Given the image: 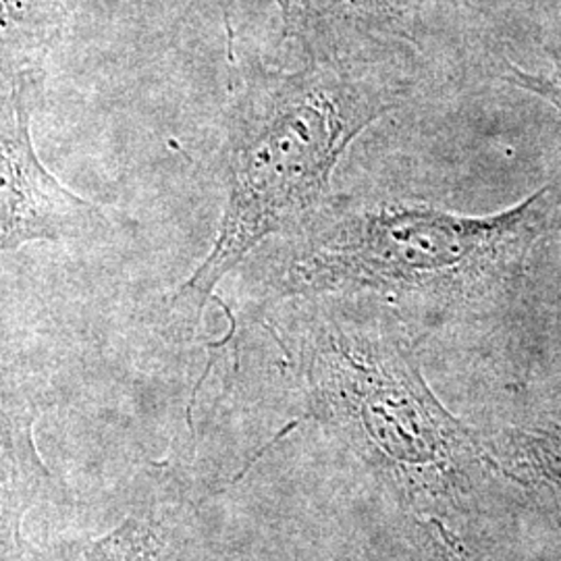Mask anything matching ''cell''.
Returning a JSON list of instances; mask_svg holds the SVG:
<instances>
[{
    "mask_svg": "<svg viewBox=\"0 0 561 561\" xmlns=\"http://www.w3.org/2000/svg\"><path fill=\"white\" fill-rule=\"evenodd\" d=\"M439 533H442L443 541V560L445 561H463L460 553H458V547H456V541L445 533V528H443L442 524H439Z\"/></svg>",
    "mask_w": 561,
    "mask_h": 561,
    "instance_id": "cell-9",
    "label": "cell"
},
{
    "mask_svg": "<svg viewBox=\"0 0 561 561\" xmlns=\"http://www.w3.org/2000/svg\"><path fill=\"white\" fill-rule=\"evenodd\" d=\"M57 0H0V101L44 81V60L57 36Z\"/></svg>",
    "mask_w": 561,
    "mask_h": 561,
    "instance_id": "cell-6",
    "label": "cell"
},
{
    "mask_svg": "<svg viewBox=\"0 0 561 561\" xmlns=\"http://www.w3.org/2000/svg\"><path fill=\"white\" fill-rule=\"evenodd\" d=\"M44 81L0 101V254L27 243H99L117 233L101 204L76 194L42 162L34 113Z\"/></svg>",
    "mask_w": 561,
    "mask_h": 561,
    "instance_id": "cell-3",
    "label": "cell"
},
{
    "mask_svg": "<svg viewBox=\"0 0 561 561\" xmlns=\"http://www.w3.org/2000/svg\"><path fill=\"white\" fill-rule=\"evenodd\" d=\"M542 185L493 215H460L401 196H335L268 259L277 298L373 291L389 298L474 300L518 279L553 227Z\"/></svg>",
    "mask_w": 561,
    "mask_h": 561,
    "instance_id": "cell-2",
    "label": "cell"
},
{
    "mask_svg": "<svg viewBox=\"0 0 561 561\" xmlns=\"http://www.w3.org/2000/svg\"><path fill=\"white\" fill-rule=\"evenodd\" d=\"M403 96L401 85L366 76L352 60L243 73L225 117L219 227L171 308L198 321L217 285L264 241L285 238L314 217L333 198L331 178L341 157Z\"/></svg>",
    "mask_w": 561,
    "mask_h": 561,
    "instance_id": "cell-1",
    "label": "cell"
},
{
    "mask_svg": "<svg viewBox=\"0 0 561 561\" xmlns=\"http://www.w3.org/2000/svg\"><path fill=\"white\" fill-rule=\"evenodd\" d=\"M44 408V391L32 375L0 362V561H20L27 551L23 524L30 512L65 497L36 443Z\"/></svg>",
    "mask_w": 561,
    "mask_h": 561,
    "instance_id": "cell-4",
    "label": "cell"
},
{
    "mask_svg": "<svg viewBox=\"0 0 561 561\" xmlns=\"http://www.w3.org/2000/svg\"><path fill=\"white\" fill-rule=\"evenodd\" d=\"M157 524L148 514H129L108 535L46 551H25L20 561H161Z\"/></svg>",
    "mask_w": 561,
    "mask_h": 561,
    "instance_id": "cell-7",
    "label": "cell"
},
{
    "mask_svg": "<svg viewBox=\"0 0 561 561\" xmlns=\"http://www.w3.org/2000/svg\"><path fill=\"white\" fill-rule=\"evenodd\" d=\"M280 38L296 42L306 62L352 60L368 44L414 42L431 7L458 0H275Z\"/></svg>",
    "mask_w": 561,
    "mask_h": 561,
    "instance_id": "cell-5",
    "label": "cell"
},
{
    "mask_svg": "<svg viewBox=\"0 0 561 561\" xmlns=\"http://www.w3.org/2000/svg\"><path fill=\"white\" fill-rule=\"evenodd\" d=\"M549 62L537 71H528L520 65L507 62L502 80L528 94L539 96L561 113V50H549Z\"/></svg>",
    "mask_w": 561,
    "mask_h": 561,
    "instance_id": "cell-8",
    "label": "cell"
}]
</instances>
